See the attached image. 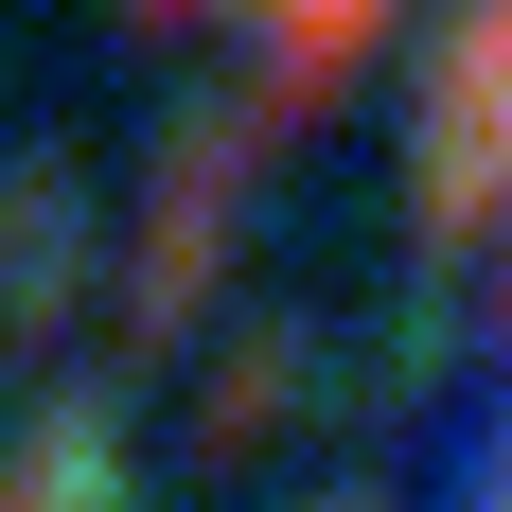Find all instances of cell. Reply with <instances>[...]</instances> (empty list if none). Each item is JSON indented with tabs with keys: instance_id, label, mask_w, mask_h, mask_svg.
<instances>
[{
	"instance_id": "cell-1",
	"label": "cell",
	"mask_w": 512,
	"mask_h": 512,
	"mask_svg": "<svg viewBox=\"0 0 512 512\" xmlns=\"http://www.w3.org/2000/svg\"><path fill=\"white\" fill-rule=\"evenodd\" d=\"M495 195H512V0H460L424 89V230H477Z\"/></svg>"
},
{
	"instance_id": "cell-2",
	"label": "cell",
	"mask_w": 512,
	"mask_h": 512,
	"mask_svg": "<svg viewBox=\"0 0 512 512\" xmlns=\"http://www.w3.org/2000/svg\"><path fill=\"white\" fill-rule=\"evenodd\" d=\"M371 36H389V0H265V124H301V106H336Z\"/></svg>"
},
{
	"instance_id": "cell-3",
	"label": "cell",
	"mask_w": 512,
	"mask_h": 512,
	"mask_svg": "<svg viewBox=\"0 0 512 512\" xmlns=\"http://www.w3.org/2000/svg\"><path fill=\"white\" fill-rule=\"evenodd\" d=\"M212 230H230V124H212V142H177V212H159V248H142V318H177V301H195Z\"/></svg>"
},
{
	"instance_id": "cell-4",
	"label": "cell",
	"mask_w": 512,
	"mask_h": 512,
	"mask_svg": "<svg viewBox=\"0 0 512 512\" xmlns=\"http://www.w3.org/2000/svg\"><path fill=\"white\" fill-rule=\"evenodd\" d=\"M0 512H106V442H89V424H53V442H36V477H18Z\"/></svg>"
},
{
	"instance_id": "cell-5",
	"label": "cell",
	"mask_w": 512,
	"mask_h": 512,
	"mask_svg": "<svg viewBox=\"0 0 512 512\" xmlns=\"http://www.w3.org/2000/svg\"><path fill=\"white\" fill-rule=\"evenodd\" d=\"M142 18H195V0H142Z\"/></svg>"
}]
</instances>
